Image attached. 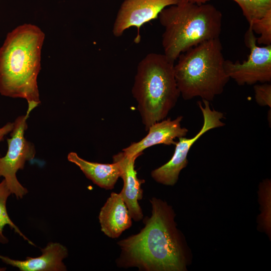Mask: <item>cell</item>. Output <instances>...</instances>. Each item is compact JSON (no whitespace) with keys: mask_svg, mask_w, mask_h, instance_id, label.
<instances>
[{"mask_svg":"<svg viewBox=\"0 0 271 271\" xmlns=\"http://www.w3.org/2000/svg\"><path fill=\"white\" fill-rule=\"evenodd\" d=\"M30 112L19 116L15 120L11 138L7 139L8 151L0 157V177H3L12 194L17 199L22 198L28 193L17 178L16 173L24 169L27 161L33 160L36 154L34 145L25 137L27 129V120Z\"/></svg>","mask_w":271,"mask_h":271,"instance_id":"8992f818","label":"cell"},{"mask_svg":"<svg viewBox=\"0 0 271 271\" xmlns=\"http://www.w3.org/2000/svg\"><path fill=\"white\" fill-rule=\"evenodd\" d=\"M256 103L262 106L271 107V84L270 82L255 84L253 86Z\"/></svg>","mask_w":271,"mask_h":271,"instance_id":"ac0fdd59","label":"cell"},{"mask_svg":"<svg viewBox=\"0 0 271 271\" xmlns=\"http://www.w3.org/2000/svg\"><path fill=\"white\" fill-rule=\"evenodd\" d=\"M45 34L31 24L9 32L0 48V94L23 98L31 112L41 103L38 76Z\"/></svg>","mask_w":271,"mask_h":271,"instance_id":"7a4b0ae2","label":"cell"},{"mask_svg":"<svg viewBox=\"0 0 271 271\" xmlns=\"http://www.w3.org/2000/svg\"><path fill=\"white\" fill-rule=\"evenodd\" d=\"M178 59L175 77L184 100L198 97L210 102L223 92L230 78L225 70L219 38L190 48Z\"/></svg>","mask_w":271,"mask_h":271,"instance_id":"277c9868","label":"cell"},{"mask_svg":"<svg viewBox=\"0 0 271 271\" xmlns=\"http://www.w3.org/2000/svg\"><path fill=\"white\" fill-rule=\"evenodd\" d=\"M98 219L102 232L111 238L118 237L132 225L131 217L122 197L114 192L101 208Z\"/></svg>","mask_w":271,"mask_h":271,"instance_id":"4fadbf2b","label":"cell"},{"mask_svg":"<svg viewBox=\"0 0 271 271\" xmlns=\"http://www.w3.org/2000/svg\"><path fill=\"white\" fill-rule=\"evenodd\" d=\"M202 103L197 102L203 115V123L199 132L191 138L181 137L175 145L174 154L171 159L166 164L154 170L151 172L152 177L158 183L167 185L173 186L179 178L182 169L188 163L187 156L194 144L208 131L222 127L225 123L221 119L224 118L223 113L215 109H211L209 101L202 100Z\"/></svg>","mask_w":271,"mask_h":271,"instance_id":"52a82bcc","label":"cell"},{"mask_svg":"<svg viewBox=\"0 0 271 271\" xmlns=\"http://www.w3.org/2000/svg\"><path fill=\"white\" fill-rule=\"evenodd\" d=\"M174 65L164 54L155 53L138 64L131 92L146 130L165 119L180 96Z\"/></svg>","mask_w":271,"mask_h":271,"instance_id":"5b68a950","label":"cell"},{"mask_svg":"<svg viewBox=\"0 0 271 271\" xmlns=\"http://www.w3.org/2000/svg\"><path fill=\"white\" fill-rule=\"evenodd\" d=\"M244 43L250 50L247 59L242 63L225 60L226 74L239 85L270 82L271 45L258 46L256 38L249 27L244 35Z\"/></svg>","mask_w":271,"mask_h":271,"instance_id":"ba28073f","label":"cell"},{"mask_svg":"<svg viewBox=\"0 0 271 271\" xmlns=\"http://www.w3.org/2000/svg\"><path fill=\"white\" fill-rule=\"evenodd\" d=\"M152 215L137 234L117 242L121 249L119 267H137L144 271H184L187 260L171 206L161 199L150 200Z\"/></svg>","mask_w":271,"mask_h":271,"instance_id":"6da1fadb","label":"cell"},{"mask_svg":"<svg viewBox=\"0 0 271 271\" xmlns=\"http://www.w3.org/2000/svg\"><path fill=\"white\" fill-rule=\"evenodd\" d=\"M12 194L5 179L0 183V243H6L8 240L3 234V229L6 225H9L15 232L22 237L31 244H34L30 241L19 228L10 219L7 210L6 203L9 196Z\"/></svg>","mask_w":271,"mask_h":271,"instance_id":"9a60e30c","label":"cell"},{"mask_svg":"<svg viewBox=\"0 0 271 271\" xmlns=\"http://www.w3.org/2000/svg\"><path fill=\"white\" fill-rule=\"evenodd\" d=\"M183 116L180 115L174 119H164L152 124L148 128V134L138 142L132 143L122 152L127 156L141 155L146 149L154 145L164 144L175 145L176 138L185 137L188 130L181 126Z\"/></svg>","mask_w":271,"mask_h":271,"instance_id":"30bf717a","label":"cell"},{"mask_svg":"<svg viewBox=\"0 0 271 271\" xmlns=\"http://www.w3.org/2000/svg\"><path fill=\"white\" fill-rule=\"evenodd\" d=\"M186 1L191 2V3H193L201 4H205L206 3L209 1L210 0H186Z\"/></svg>","mask_w":271,"mask_h":271,"instance_id":"ffe728a7","label":"cell"},{"mask_svg":"<svg viewBox=\"0 0 271 271\" xmlns=\"http://www.w3.org/2000/svg\"><path fill=\"white\" fill-rule=\"evenodd\" d=\"M164 28V54L175 63L179 55L204 42L219 38L222 15L213 5L179 0L158 15Z\"/></svg>","mask_w":271,"mask_h":271,"instance_id":"3957f363","label":"cell"},{"mask_svg":"<svg viewBox=\"0 0 271 271\" xmlns=\"http://www.w3.org/2000/svg\"><path fill=\"white\" fill-rule=\"evenodd\" d=\"M253 32L259 35L256 43L264 45H271V12L263 17L255 19L249 23Z\"/></svg>","mask_w":271,"mask_h":271,"instance_id":"e0dca14e","label":"cell"},{"mask_svg":"<svg viewBox=\"0 0 271 271\" xmlns=\"http://www.w3.org/2000/svg\"><path fill=\"white\" fill-rule=\"evenodd\" d=\"M241 9L248 24L271 12V0H233Z\"/></svg>","mask_w":271,"mask_h":271,"instance_id":"2e32d148","label":"cell"},{"mask_svg":"<svg viewBox=\"0 0 271 271\" xmlns=\"http://www.w3.org/2000/svg\"><path fill=\"white\" fill-rule=\"evenodd\" d=\"M67 159L77 166L95 184L106 190L112 189L120 176V168L116 162L113 161L112 164L89 162L73 152L68 154Z\"/></svg>","mask_w":271,"mask_h":271,"instance_id":"5bb4252c","label":"cell"},{"mask_svg":"<svg viewBox=\"0 0 271 271\" xmlns=\"http://www.w3.org/2000/svg\"><path fill=\"white\" fill-rule=\"evenodd\" d=\"M14 123L9 122L4 125L0 127V142H1L4 137L11 133L13 129Z\"/></svg>","mask_w":271,"mask_h":271,"instance_id":"d6986e66","label":"cell"},{"mask_svg":"<svg viewBox=\"0 0 271 271\" xmlns=\"http://www.w3.org/2000/svg\"><path fill=\"white\" fill-rule=\"evenodd\" d=\"M140 155L129 157L120 152L113 156V161L116 162L119 165L120 176L123 182L122 190L119 193L122 197L131 218L139 221L143 218L142 209L138 203L143 197V190L141 184L144 180L139 179L134 169L136 159Z\"/></svg>","mask_w":271,"mask_h":271,"instance_id":"8fae6325","label":"cell"},{"mask_svg":"<svg viewBox=\"0 0 271 271\" xmlns=\"http://www.w3.org/2000/svg\"><path fill=\"white\" fill-rule=\"evenodd\" d=\"M179 0H124L121 5L114 21L112 32L114 36L120 37L131 27L139 31L146 23L157 18L165 8L175 5Z\"/></svg>","mask_w":271,"mask_h":271,"instance_id":"9c48e42d","label":"cell"},{"mask_svg":"<svg viewBox=\"0 0 271 271\" xmlns=\"http://www.w3.org/2000/svg\"><path fill=\"white\" fill-rule=\"evenodd\" d=\"M42 255L28 256L25 260L13 259L0 255V259L7 264L21 271H65L67 268L63 260L68 256V250L59 243L50 242L41 249Z\"/></svg>","mask_w":271,"mask_h":271,"instance_id":"7c38bea8","label":"cell"}]
</instances>
